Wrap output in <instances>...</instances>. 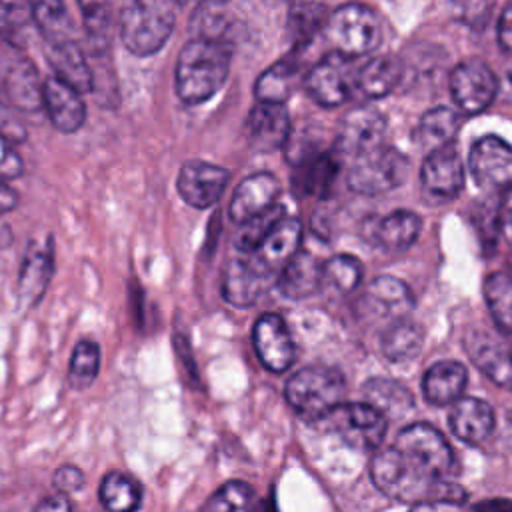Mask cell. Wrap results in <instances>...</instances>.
Listing matches in <instances>:
<instances>
[{"instance_id":"f1b7e54d","label":"cell","mask_w":512,"mask_h":512,"mask_svg":"<svg viewBox=\"0 0 512 512\" xmlns=\"http://www.w3.org/2000/svg\"><path fill=\"white\" fill-rule=\"evenodd\" d=\"M266 280L246 262L244 256L232 258L222 276V296L232 306H252L260 296Z\"/></svg>"},{"instance_id":"f6af8a7d","label":"cell","mask_w":512,"mask_h":512,"mask_svg":"<svg viewBox=\"0 0 512 512\" xmlns=\"http://www.w3.org/2000/svg\"><path fill=\"white\" fill-rule=\"evenodd\" d=\"M54 486L60 494H68V492H76L84 486V474L80 468L72 466V464H66V466H60L56 472H54Z\"/></svg>"},{"instance_id":"8d00e7d4","label":"cell","mask_w":512,"mask_h":512,"mask_svg":"<svg viewBox=\"0 0 512 512\" xmlns=\"http://www.w3.org/2000/svg\"><path fill=\"white\" fill-rule=\"evenodd\" d=\"M484 298L496 326L512 336V276L492 272L484 278Z\"/></svg>"},{"instance_id":"ab89813d","label":"cell","mask_w":512,"mask_h":512,"mask_svg":"<svg viewBox=\"0 0 512 512\" xmlns=\"http://www.w3.org/2000/svg\"><path fill=\"white\" fill-rule=\"evenodd\" d=\"M328 8L316 2H296L288 10V30L298 46L308 44L326 26Z\"/></svg>"},{"instance_id":"7bdbcfd3","label":"cell","mask_w":512,"mask_h":512,"mask_svg":"<svg viewBox=\"0 0 512 512\" xmlns=\"http://www.w3.org/2000/svg\"><path fill=\"white\" fill-rule=\"evenodd\" d=\"M286 216L284 208L280 204H276L274 208H270L268 212L252 218L250 222L238 226V234L234 238V248L240 252V254H246L250 252L272 228L278 220H282Z\"/></svg>"},{"instance_id":"9a60e30c","label":"cell","mask_w":512,"mask_h":512,"mask_svg":"<svg viewBox=\"0 0 512 512\" xmlns=\"http://www.w3.org/2000/svg\"><path fill=\"white\" fill-rule=\"evenodd\" d=\"M282 186L270 172H256L246 176L232 192L228 204V216L234 224L242 226L252 218L268 212L278 204Z\"/></svg>"},{"instance_id":"4fadbf2b","label":"cell","mask_w":512,"mask_h":512,"mask_svg":"<svg viewBox=\"0 0 512 512\" xmlns=\"http://www.w3.org/2000/svg\"><path fill=\"white\" fill-rule=\"evenodd\" d=\"M386 120L374 108H356L344 116L334 150L340 158H358L384 144Z\"/></svg>"},{"instance_id":"816d5d0a","label":"cell","mask_w":512,"mask_h":512,"mask_svg":"<svg viewBox=\"0 0 512 512\" xmlns=\"http://www.w3.org/2000/svg\"><path fill=\"white\" fill-rule=\"evenodd\" d=\"M16 204H18V194L4 180H0V214L14 210Z\"/></svg>"},{"instance_id":"83f0119b","label":"cell","mask_w":512,"mask_h":512,"mask_svg":"<svg viewBox=\"0 0 512 512\" xmlns=\"http://www.w3.org/2000/svg\"><path fill=\"white\" fill-rule=\"evenodd\" d=\"M300 76V62L294 56H286L274 62L258 76L254 84L256 102L284 104L300 82Z\"/></svg>"},{"instance_id":"ba28073f","label":"cell","mask_w":512,"mask_h":512,"mask_svg":"<svg viewBox=\"0 0 512 512\" xmlns=\"http://www.w3.org/2000/svg\"><path fill=\"white\" fill-rule=\"evenodd\" d=\"M302 222L296 216H284L274 228L246 254V262L264 278L278 276L286 264L300 252Z\"/></svg>"},{"instance_id":"7dc6e473","label":"cell","mask_w":512,"mask_h":512,"mask_svg":"<svg viewBox=\"0 0 512 512\" xmlns=\"http://www.w3.org/2000/svg\"><path fill=\"white\" fill-rule=\"evenodd\" d=\"M410 512H484L480 506L464 504L462 500H434L416 504L410 508Z\"/></svg>"},{"instance_id":"f546056e","label":"cell","mask_w":512,"mask_h":512,"mask_svg":"<svg viewBox=\"0 0 512 512\" xmlns=\"http://www.w3.org/2000/svg\"><path fill=\"white\" fill-rule=\"evenodd\" d=\"M460 120H462L460 114L448 106L430 108L428 112L422 114L416 130H414V140L428 154L434 150L446 148L458 134Z\"/></svg>"},{"instance_id":"2e32d148","label":"cell","mask_w":512,"mask_h":512,"mask_svg":"<svg viewBox=\"0 0 512 512\" xmlns=\"http://www.w3.org/2000/svg\"><path fill=\"white\" fill-rule=\"evenodd\" d=\"M54 274V244L50 238H32L24 250L18 274V300L22 306H36Z\"/></svg>"},{"instance_id":"cb8c5ba5","label":"cell","mask_w":512,"mask_h":512,"mask_svg":"<svg viewBox=\"0 0 512 512\" xmlns=\"http://www.w3.org/2000/svg\"><path fill=\"white\" fill-rule=\"evenodd\" d=\"M322 268L324 264L314 254L300 250L278 274V292L290 300L312 296L322 286Z\"/></svg>"},{"instance_id":"c3c4849f","label":"cell","mask_w":512,"mask_h":512,"mask_svg":"<svg viewBox=\"0 0 512 512\" xmlns=\"http://www.w3.org/2000/svg\"><path fill=\"white\" fill-rule=\"evenodd\" d=\"M498 42L506 52H512V2L504 6L498 18Z\"/></svg>"},{"instance_id":"ee69618b","label":"cell","mask_w":512,"mask_h":512,"mask_svg":"<svg viewBox=\"0 0 512 512\" xmlns=\"http://www.w3.org/2000/svg\"><path fill=\"white\" fill-rule=\"evenodd\" d=\"M24 164L12 140L0 132V180H14L22 174Z\"/></svg>"},{"instance_id":"d4e9b609","label":"cell","mask_w":512,"mask_h":512,"mask_svg":"<svg viewBox=\"0 0 512 512\" xmlns=\"http://www.w3.org/2000/svg\"><path fill=\"white\" fill-rule=\"evenodd\" d=\"M468 372L456 360H440L432 364L422 378V394L430 404L446 406L462 398Z\"/></svg>"},{"instance_id":"8fae6325","label":"cell","mask_w":512,"mask_h":512,"mask_svg":"<svg viewBox=\"0 0 512 512\" xmlns=\"http://www.w3.org/2000/svg\"><path fill=\"white\" fill-rule=\"evenodd\" d=\"M324 420H328L350 446L360 450L378 448L388 428V420L368 402H344Z\"/></svg>"},{"instance_id":"5b68a950","label":"cell","mask_w":512,"mask_h":512,"mask_svg":"<svg viewBox=\"0 0 512 512\" xmlns=\"http://www.w3.org/2000/svg\"><path fill=\"white\" fill-rule=\"evenodd\" d=\"M324 34L334 52L356 58L380 46L382 24L372 8L364 4H342L328 14Z\"/></svg>"},{"instance_id":"d6986e66","label":"cell","mask_w":512,"mask_h":512,"mask_svg":"<svg viewBox=\"0 0 512 512\" xmlns=\"http://www.w3.org/2000/svg\"><path fill=\"white\" fill-rule=\"evenodd\" d=\"M248 142L262 152L278 150L290 134V116L284 104L256 102L244 122Z\"/></svg>"},{"instance_id":"484cf974","label":"cell","mask_w":512,"mask_h":512,"mask_svg":"<svg viewBox=\"0 0 512 512\" xmlns=\"http://www.w3.org/2000/svg\"><path fill=\"white\" fill-rule=\"evenodd\" d=\"M46 56H48V62H50L56 78H60L68 86L76 88L80 94L94 88L92 68L88 66L86 54L78 46V42L48 46Z\"/></svg>"},{"instance_id":"d590c367","label":"cell","mask_w":512,"mask_h":512,"mask_svg":"<svg viewBox=\"0 0 512 512\" xmlns=\"http://www.w3.org/2000/svg\"><path fill=\"white\" fill-rule=\"evenodd\" d=\"M140 500V484L124 472H108L100 482V502L106 512H136Z\"/></svg>"},{"instance_id":"3957f363","label":"cell","mask_w":512,"mask_h":512,"mask_svg":"<svg viewBox=\"0 0 512 512\" xmlns=\"http://www.w3.org/2000/svg\"><path fill=\"white\" fill-rule=\"evenodd\" d=\"M176 8L168 0L126 2L118 16V32L126 50L136 56L156 54L174 30Z\"/></svg>"},{"instance_id":"681fc988","label":"cell","mask_w":512,"mask_h":512,"mask_svg":"<svg viewBox=\"0 0 512 512\" xmlns=\"http://www.w3.org/2000/svg\"><path fill=\"white\" fill-rule=\"evenodd\" d=\"M0 132L4 136H8L10 140H20L24 136V130L18 124V120L6 112V106L2 102V98H0Z\"/></svg>"},{"instance_id":"ac0fdd59","label":"cell","mask_w":512,"mask_h":512,"mask_svg":"<svg viewBox=\"0 0 512 512\" xmlns=\"http://www.w3.org/2000/svg\"><path fill=\"white\" fill-rule=\"evenodd\" d=\"M42 108L46 110L54 128L64 134L78 132L86 122L82 94L56 76L46 78L42 84Z\"/></svg>"},{"instance_id":"30bf717a","label":"cell","mask_w":512,"mask_h":512,"mask_svg":"<svg viewBox=\"0 0 512 512\" xmlns=\"http://www.w3.org/2000/svg\"><path fill=\"white\" fill-rule=\"evenodd\" d=\"M448 86L454 102L464 114H480L492 104L498 80L486 62L466 58L452 68Z\"/></svg>"},{"instance_id":"f35d334b","label":"cell","mask_w":512,"mask_h":512,"mask_svg":"<svg viewBox=\"0 0 512 512\" xmlns=\"http://www.w3.org/2000/svg\"><path fill=\"white\" fill-rule=\"evenodd\" d=\"M204 512H260V500L250 484L230 480L208 498Z\"/></svg>"},{"instance_id":"44dd1931","label":"cell","mask_w":512,"mask_h":512,"mask_svg":"<svg viewBox=\"0 0 512 512\" xmlns=\"http://www.w3.org/2000/svg\"><path fill=\"white\" fill-rule=\"evenodd\" d=\"M362 304L370 316L380 320L398 322L404 320L414 308V296L410 288L394 276H378L364 292Z\"/></svg>"},{"instance_id":"9c48e42d","label":"cell","mask_w":512,"mask_h":512,"mask_svg":"<svg viewBox=\"0 0 512 512\" xmlns=\"http://www.w3.org/2000/svg\"><path fill=\"white\" fill-rule=\"evenodd\" d=\"M468 168L484 192L500 196L512 190V146L506 140L494 134L478 138L470 148Z\"/></svg>"},{"instance_id":"5bb4252c","label":"cell","mask_w":512,"mask_h":512,"mask_svg":"<svg viewBox=\"0 0 512 512\" xmlns=\"http://www.w3.org/2000/svg\"><path fill=\"white\" fill-rule=\"evenodd\" d=\"M252 342L256 356L266 370L280 374L294 364L296 346L280 314H262L252 328Z\"/></svg>"},{"instance_id":"7c38bea8","label":"cell","mask_w":512,"mask_h":512,"mask_svg":"<svg viewBox=\"0 0 512 512\" xmlns=\"http://www.w3.org/2000/svg\"><path fill=\"white\" fill-rule=\"evenodd\" d=\"M228 182L230 170L224 166L204 160H190L178 170L176 190L188 206L206 210L220 200Z\"/></svg>"},{"instance_id":"bcb514c9","label":"cell","mask_w":512,"mask_h":512,"mask_svg":"<svg viewBox=\"0 0 512 512\" xmlns=\"http://www.w3.org/2000/svg\"><path fill=\"white\" fill-rule=\"evenodd\" d=\"M24 4H4L0 2V38L10 40L16 26L24 22Z\"/></svg>"},{"instance_id":"e575fe53","label":"cell","mask_w":512,"mask_h":512,"mask_svg":"<svg viewBox=\"0 0 512 512\" xmlns=\"http://www.w3.org/2000/svg\"><path fill=\"white\" fill-rule=\"evenodd\" d=\"M422 342L424 334L420 326L404 318L386 326L380 338V348L390 362H408L418 356Z\"/></svg>"},{"instance_id":"b9f144b4","label":"cell","mask_w":512,"mask_h":512,"mask_svg":"<svg viewBox=\"0 0 512 512\" xmlns=\"http://www.w3.org/2000/svg\"><path fill=\"white\" fill-rule=\"evenodd\" d=\"M362 280V264L350 254H338L324 262L322 284H328L340 294L352 292Z\"/></svg>"},{"instance_id":"4316f807","label":"cell","mask_w":512,"mask_h":512,"mask_svg":"<svg viewBox=\"0 0 512 512\" xmlns=\"http://www.w3.org/2000/svg\"><path fill=\"white\" fill-rule=\"evenodd\" d=\"M340 156L336 150L318 152L298 162V172L294 174V188L300 194L308 196H326L338 176L340 170Z\"/></svg>"},{"instance_id":"7a4b0ae2","label":"cell","mask_w":512,"mask_h":512,"mask_svg":"<svg viewBox=\"0 0 512 512\" xmlns=\"http://www.w3.org/2000/svg\"><path fill=\"white\" fill-rule=\"evenodd\" d=\"M232 62V42L192 36L180 50L174 70L178 98L196 106L210 100L226 82Z\"/></svg>"},{"instance_id":"ffe728a7","label":"cell","mask_w":512,"mask_h":512,"mask_svg":"<svg viewBox=\"0 0 512 512\" xmlns=\"http://www.w3.org/2000/svg\"><path fill=\"white\" fill-rule=\"evenodd\" d=\"M420 182L432 196L456 198L464 188V164L460 154L452 146L426 154L420 168Z\"/></svg>"},{"instance_id":"1f68e13d","label":"cell","mask_w":512,"mask_h":512,"mask_svg":"<svg viewBox=\"0 0 512 512\" xmlns=\"http://www.w3.org/2000/svg\"><path fill=\"white\" fill-rule=\"evenodd\" d=\"M42 84L36 68L28 60H18L6 70V94L10 104L20 110L42 108Z\"/></svg>"},{"instance_id":"d6a6232c","label":"cell","mask_w":512,"mask_h":512,"mask_svg":"<svg viewBox=\"0 0 512 512\" xmlns=\"http://www.w3.org/2000/svg\"><path fill=\"white\" fill-rule=\"evenodd\" d=\"M364 396L370 406H374L386 420L388 418H400L414 408L412 394L390 378H370L364 384Z\"/></svg>"},{"instance_id":"6da1fadb","label":"cell","mask_w":512,"mask_h":512,"mask_svg":"<svg viewBox=\"0 0 512 512\" xmlns=\"http://www.w3.org/2000/svg\"><path fill=\"white\" fill-rule=\"evenodd\" d=\"M454 454L446 438L424 422L404 426L394 444L376 450L370 476L376 488L392 500L424 504L462 500L466 494L450 482Z\"/></svg>"},{"instance_id":"4dcf8cb0","label":"cell","mask_w":512,"mask_h":512,"mask_svg":"<svg viewBox=\"0 0 512 512\" xmlns=\"http://www.w3.org/2000/svg\"><path fill=\"white\" fill-rule=\"evenodd\" d=\"M402 78V62L392 56H376L370 58L356 74V90L366 98H382L390 94Z\"/></svg>"},{"instance_id":"277c9868","label":"cell","mask_w":512,"mask_h":512,"mask_svg":"<svg viewBox=\"0 0 512 512\" xmlns=\"http://www.w3.org/2000/svg\"><path fill=\"white\" fill-rule=\"evenodd\" d=\"M346 380L340 370L308 366L294 372L284 388L286 402L306 420H324L344 404Z\"/></svg>"},{"instance_id":"60d3db41","label":"cell","mask_w":512,"mask_h":512,"mask_svg":"<svg viewBox=\"0 0 512 512\" xmlns=\"http://www.w3.org/2000/svg\"><path fill=\"white\" fill-rule=\"evenodd\" d=\"M100 370V346L94 340H78L68 362V384L74 390L88 388Z\"/></svg>"},{"instance_id":"52a82bcc","label":"cell","mask_w":512,"mask_h":512,"mask_svg":"<svg viewBox=\"0 0 512 512\" xmlns=\"http://www.w3.org/2000/svg\"><path fill=\"white\" fill-rule=\"evenodd\" d=\"M356 74L358 70H354L352 58L332 50L310 68L302 82L316 104L334 108L344 104L352 90H356Z\"/></svg>"},{"instance_id":"74e56055","label":"cell","mask_w":512,"mask_h":512,"mask_svg":"<svg viewBox=\"0 0 512 512\" xmlns=\"http://www.w3.org/2000/svg\"><path fill=\"white\" fill-rule=\"evenodd\" d=\"M82 12L84 24V38L88 52L100 56L110 46V24H112V10L110 4L104 2H82L78 4Z\"/></svg>"},{"instance_id":"7402d4cb","label":"cell","mask_w":512,"mask_h":512,"mask_svg":"<svg viewBox=\"0 0 512 512\" xmlns=\"http://www.w3.org/2000/svg\"><path fill=\"white\" fill-rule=\"evenodd\" d=\"M494 410L480 398H460L448 412V426L456 438L468 444L484 442L494 430Z\"/></svg>"},{"instance_id":"836d02e7","label":"cell","mask_w":512,"mask_h":512,"mask_svg":"<svg viewBox=\"0 0 512 512\" xmlns=\"http://www.w3.org/2000/svg\"><path fill=\"white\" fill-rule=\"evenodd\" d=\"M32 20L44 34L48 46L76 42L74 20L64 2H36L30 6Z\"/></svg>"},{"instance_id":"e0dca14e","label":"cell","mask_w":512,"mask_h":512,"mask_svg":"<svg viewBox=\"0 0 512 512\" xmlns=\"http://www.w3.org/2000/svg\"><path fill=\"white\" fill-rule=\"evenodd\" d=\"M464 346L470 360L486 378L512 392V356L498 338L482 328H472L464 336Z\"/></svg>"},{"instance_id":"f907efd6","label":"cell","mask_w":512,"mask_h":512,"mask_svg":"<svg viewBox=\"0 0 512 512\" xmlns=\"http://www.w3.org/2000/svg\"><path fill=\"white\" fill-rule=\"evenodd\" d=\"M34 512H72L70 508V502L66 498V494H52V496H46L44 500H40L34 508Z\"/></svg>"},{"instance_id":"8992f818","label":"cell","mask_w":512,"mask_h":512,"mask_svg":"<svg viewBox=\"0 0 512 512\" xmlns=\"http://www.w3.org/2000/svg\"><path fill=\"white\" fill-rule=\"evenodd\" d=\"M408 170V158L400 150L382 144L352 160L346 182L358 194L378 196L404 184Z\"/></svg>"},{"instance_id":"603a6c76","label":"cell","mask_w":512,"mask_h":512,"mask_svg":"<svg viewBox=\"0 0 512 512\" xmlns=\"http://www.w3.org/2000/svg\"><path fill=\"white\" fill-rule=\"evenodd\" d=\"M422 220L410 210H392L370 226V242L386 252H402L420 236Z\"/></svg>"}]
</instances>
